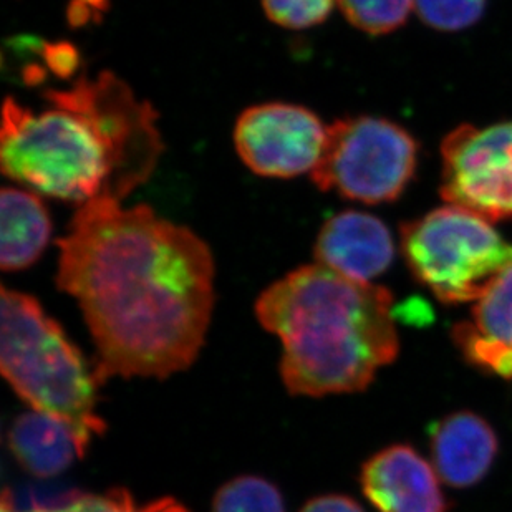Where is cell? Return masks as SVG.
Masks as SVG:
<instances>
[{"label":"cell","instance_id":"1","mask_svg":"<svg viewBox=\"0 0 512 512\" xmlns=\"http://www.w3.org/2000/svg\"><path fill=\"white\" fill-rule=\"evenodd\" d=\"M58 289L77 299L98 350L97 382L158 377L198 357L214 305V261L191 229L138 204H82L58 241Z\"/></svg>","mask_w":512,"mask_h":512},{"label":"cell","instance_id":"2","mask_svg":"<svg viewBox=\"0 0 512 512\" xmlns=\"http://www.w3.org/2000/svg\"><path fill=\"white\" fill-rule=\"evenodd\" d=\"M34 113L5 98L0 166L7 178L50 198L121 201L155 171L163 141L150 103L112 72L44 93Z\"/></svg>","mask_w":512,"mask_h":512},{"label":"cell","instance_id":"3","mask_svg":"<svg viewBox=\"0 0 512 512\" xmlns=\"http://www.w3.org/2000/svg\"><path fill=\"white\" fill-rule=\"evenodd\" d=\"M256 315L284 345L281 375L292 395L362 392L398 355L392 294L320 264L269 285Z\"/></svg>","mask_w":512,"mask_h":512},{"label":"cell","instance_id":"4","mask_svg":"<svg viewBox=\"0 0 512 512\" xmlns=\"http://www.w3.org/2000/svg\"><path fill=\"white\" fill-rule=\"evenodd\" d=\"M0 314L2 375L32 410L70 428L82 458L90 438L105 433V421L95 410L97 378L32 295L4 287Z\"/></svg>","mask_w":512,"mask_h":512},{"label":"cell","instance_id":"5","mask_svg":"<svg viewBox=\"0 0 512 512\" xmlns=\"http://www.w3.org/2000/svg\"><path fill=\"white\" fill-rule=\"evenodd\" d=\"M401 249L413 276L445 304L476 302L512 267L511 242L451 204L406 223Z\"/></svg>","mask_w":512,"mask_h":512},{"label":"cell","instance_id":"6","mask_svg":"<svg viewBox=\"0 0 512 512\" xmlns=\"http://www.w3.org/2000/svg\"><path fill=\"white\" fill-rule=\"evenodd\" d=\"M415 138L393 121L355 116L335 121L312 179L322 191L365 204L400 198L416 170Z\"/></svg>","mask_w":512,"mask_h":512},{"label":"cell","instance_id":"7","mask_svg":"<svg viewBox=\"0 0 512 512\" xmlns=\"http://www.w3.org/2000/svg\"><path fill=\"white\" fill-rule=\"evenodd\" d=\"M441 194L486 221L512 219V121L463 125L441 146Z\"/></svg>","mask_w":512,"mask_h":512},{"label":"cell","instance_id":"8","mask_svg":"<svg viewBox=\"0 0 512 512\" xmlns=\"http://www.w3.org/2000/svg\"><path fill=\"white\" fill-rule=\"evenodd\" d=\"M327 128L309 108L262 103L237 118L234 145L244 165L266 178H295L314 171Z\"/></svg>","mask_w":512,"mask_h":512},{"label":"cell","instance_id":"9","mask_svg":"<svg viewBox=\"0 0 512 512\" xmlns=\"http://www.w3.org/2000/svg\"><path fill=\"white\" fill-rule=\"evenodd\" d=\"M440 479L413 446L393 445L368 459L360 483L380 512H448Z\"/></svg>","mask_w":512,"mask_h":512},{"label":"cell","instance_id":"10","mask_svg":"<svg viewBox=\"0 0 512 512\" xmlns=\"http://www.w3.org/2000/svg\"><path fill=\"white\" fill-rule=\"evenodd\" d=\"M314 254L320 266L352 281L370 282L392 266L395 246L380 219L343 211L322 226Z\"/></svg>","mask_w":512,"mask_h":512},{"label":"cell","instance_id":"11","mask_svg":"<svg viewBox=\"0 0 512 512\" xmlns=\"http://www.w3.org/2000/svg\"><path fill=\"white\" fill-rule=\"evenodd\" d=\"M451 335L469 365L512 380V267L476 300L471 320L456 325Z\"/></svg>","mask_w":512,"mask_h":512},{"label":"cell","instance_id":"12","mask_svg":"<svg viewBox=\"0 0 512 512\" xmlns=\"http://www.w3.org/2000/svg\"><path fill=\"white\" fill-rule=\"evenodd\" d=\"M430 443L436 473L456 489L478 484L499 450L493 426L473 411H456L433 423Z\"/></svg>","mask_w":512,"mask_h":512},{"label":"cell","instance_id":"13","mask_svg":"<svg viewBox=\"0 0 512 512\" xmlns=\"http://www.w3.org/2000/svg\"><path fill=\"white\" fill-rule=\"evenodd\" d=\"M52 234L44 201L19 188L5 186L0 194V266L22 271L39 261Z\"/></svg>","mask_w":512,"mask_h":512},{"label":"cell","instance_id":"14","mask_svg":"<svg viewBox=\"0 0 512 512\" xmlns=\"http://www.w3.org/2000/svg\"><path fill=\"white\" fill-rule=\"evenodd\" d=\"M12 455L24 469L39 478H52L63 473L78 456L77 441L62 421L30 411L20 415L9 431Z\"/></svg>","mask_w":512,"mask_h":512},{"label":"cell","instance_id":"15","mask_svg":"<svg viewBox=\"0 0 512 512\" xmlns=\"http://www.w3.org/2000/svg\"><path fill=\"white\" fill-rule=\"evenodd\" d=\"M213 512H285L274 484L259 476L232 479L214 496Z\"/></svg>","mask_w":512,"mask_h":512},{"label":"cell","instance_id":"16","mask_svg":"<svg viewBox=\"0 0 512 512\" xmlns=\"http://www.w3.org/2000/svg\"><path fill=\"white\" fill-rule=\"evenodd\" d=\"M350 24L372 35L390 34L405 24L415 0H339Z\"/></svg>","mask_w":512,"mask_h":512},{"label":"cell","instance_id":"17","mask_svg":"<svg viewBox=\"0 0 512 512\" xmlns=\"http://www.w3.org/2000/svg\"><path fill=\"white\" fill-rule=\"evenodd\" d=\"M2 512H15L10 508L7 493L2 499ZM32 512H188V509L176 503L174 499L166 498L146 504L138 508L135 499L125 489H112L110 493L102 496H80L73 499L67 506L57 509H39Z\"/></svg>","mask_w":512,"mask_h":512},{"label":"cell","instance_id":"18","mask_svg":"<svg viewBox=\"0 0 512 512\" xmlns=\"http://www.w3.org/2000/svg\"><path fill=\"white\" fill-rule=\"evenodd\" d=\"M416 12L433 29H468L483 15L486 0H415Z\"/></svg>","mask_w":512,"mask_h":512},{"label":"cell","instance_id":"19","mask_svg":"<svg viewBox=\"0 0 512 512\" xmlns=\"http://www.w3.org/2000/svg\"><path fill=\"white\" fill-rule=\"evenodd\" d=\"M335 0H262L264 10L274 24L285 29H310L329 17Z\"/></svg>","mask_w":512,"mask_h":512},{"label":"cell","instance_id":"20","mask_svg":"<svg viewBox=\"0 0 512 512\" xmlns=\"http://www.w3.org/2000/svg\"><path fill=\"white\" fill-rule=\"evenodd\" d=\"M44 55L45 63L49 65L50 70L62 78L70 77L80 63L77 49L67 42L47 45Z\"/></svg>","mask_w":512,"mask_h":512},{"label":"cell","instance_id":"21","mask_svg":"<svg viewBox=\"0 0 512 512\" xmlns=\"http://www.w3.org/2000/svg\"><path fill=\"white\" fill-rule=\"evenodd\" d=\"M300 512H365L355 499L339 494L320 496L305 504Z\"/></svg>","mask_w":512,"mask_h":512},{"label":"cell","instance_id":"22","mask_svg":"<svg viewBox=\"0 0 512 512\" xmlns=\"http://www.w3.org/2000/svg\"><path fill=\"white\" fill-rule=\"evenodd\" d=\"M107 9V0H72L68 5V20L72 25H83L95 12Z\"/></svg>","mask_w":512,"mask_h":512}]
</instances>
